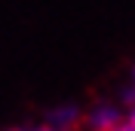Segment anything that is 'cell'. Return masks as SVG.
<instances>
[{"mask_svg": "<svg viewBox=\"0 0 135 131\" xmlns=\"http://www.w3.org/2000/svg\"><path fill=\"white\" fill-rule=\"evenodd\" d=\"M25 131H52V128H25Z\"/></svg>", "mask_w": 135, "mask_h": 131, "instance_id": "2", "label": "cell"}, {"mask_svg": "<svg viewBox=\"0 0 135 131\" xmlns=\"http://www.w3.org/2000/svg\"><path fill=\"white\" fill-rule=\"evenodd\" d=\"M108 131H135V122H132V119H129L126 125H110Z\"/></svg>", "mask_w": 135, "mask_h": 131, "instance_id": "1", "label": "cell"}, {"mask_svg": "<svg viewBox=\"0 0 135 131\" xmlns=\"http://www.w3.org/2000/svg\"><path fill=\"white\" fill-rule=\"evenodd\" d=\"M132 122H135V116H132Z\"/></svg>", "mask_w": 135, "mask_h": 131, "instance_id": "3", "label": "cell"}]
</instances>
